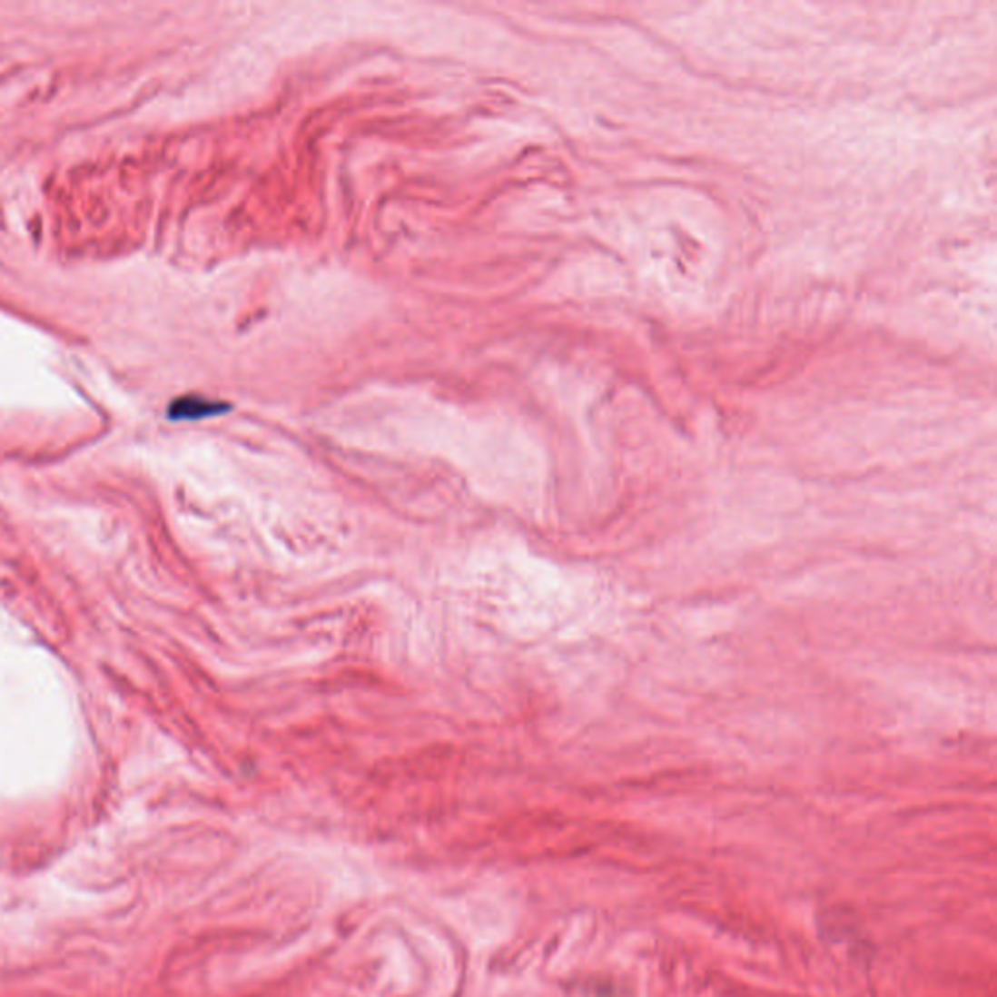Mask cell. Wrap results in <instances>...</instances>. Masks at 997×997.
Segmentation results:
<instances>
[{
	"instance_id": "cell-1",
	"label": "cell",
	"mask_w": 997,
	"mask_h": 997,
	"mask_svg": "<svg viewBox=\"0 0 997 997\" xmlns=\"http://www.w3.org/2000/svg\"><path fill=\"white\" fill-rule=\"evenodd\" d=\"M228 410V403L207 400L201 396H183L173 400L168 408L170 421H199L207 417L221 415Z\"/></svg>"
}]
</instances>
